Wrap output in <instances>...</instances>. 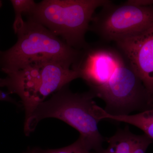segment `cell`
<instances>
[{"mask_svg": "<svg viewBox=\"0 0 153 153\" xmlns=\"http://www.w3.org/2000/svg\"><path fill=\"white\" fill-rule=\"evenodd\" d=\"M2 6V2L1 1H0V7H1V6Z\"/></svg>", "mask_w": 153, "mask_h": 153, "instance_id": "obj_14", "label": "cell"}, {"mask_svg": "<svg viewBox=\"0 0 153 153\" xmlns=\"http://www.w3.org/2000/svg\"><path fill=\"white\" fill-rule=\"evenodd\" d=\"M73 67L93 94L108 81L125 60L120 51L110 47L88 46Z\"/></svg>", "mask_w": 153, "mask_h": 153, "instance_id": "obj_7", "label": "cell"}, {"mask_svg": "<svg viewBox=\"0 0 153 153\" xmlns=\"http://www.w3.org/2000/svg\"><path fill=\"white\" fill-rule=\"evenodd\" d=\"M18 40L10 49L0 52V67L4 73L16 71L36 60H53L72 66L82 51L66 44L41 25L30 19L17 31Z\"/></svg>", "mask_w": 153, "mask_h": 153, "instance_id": "obj_3", "label": "cell"}, {"mask_svg": "<svg viewBox=\"0 0 153 153\" xmlns=\"http://www.w3.org/2000/svg\"><path fill=\"white\" fill-rule=\"evenodd\" d=\"M108 0H46L36 4L30 19L60 36L70 47L85 49V33L97 9Z\"/></svg>", "mask_w": 153, "mask_h": 153, "instance_id": "obj_4", "label": "cell"}, {"mask_svg": "<svg viewBox=\"0 0 153 153\" xmlns=\"http://www.w3.org/2000/svg\"><path fill=\"white\" fill-rule=\"evenodd\" d=\"M25 153H30V152H29V151H28L27 150V152H25Z\"/></svg>", "mask_w": 153, "mask_h": 153, "instance_id": "obj_15", "label": "cell"}, {"mask_svg": "<svg viewBox=\"0 0 153 153\" xmlns=\"http://www.w3.org/2000/svg\"><path fill=\"white\" fill-rule=\"evenodd\" d=\"M115 42L153 101V26Z\"/></svg>", "mask_w": 153, "mask_h": 153, "instance_id": "obj_8", "label": "cell"}, {"mask_svg": "<svg viewBox=\"0 0 153 153\" xmlns=\"http://www.w3.org/2000/svg\"><path fill=\"white\" fill-rule=\"evenodd\" d=\"M95 117L100 121L108 120L128 124L141 130L153 142V106L134 114L115 115L108 113L96 104L94 107Z\"/></svg>", "mask_w": 153, "mask_h": 153, "instance_id": "obj_10", "label": "cell"}, {"mask_svg": "<svg viewBox=\"0 0 153 153\" xmlns=\"http://www.w3.org/2000/svg\"><path fill=\"white\" fill-rule=\"evenodd\" d=\"M89 30L105 41H116L153 26V6H140L127 1L114 4L111 1L94 16Z\"/></svg>", "mask_w": 153, "mask_h": 153, "instance_id": "obj_6", "label": "cell"}, {"mask_svg": "<svg viewBox=\"0 0 153 153\" xmlns=\"http://www.w3.org/2000/svg\"><path fill=\"white\" fill-rule=\"evenodd\" d=\"M5 73L6 77L0 78V87L7 88L9 94L19 96L25 109V120L48 96L79 78L76 70L53 60L33 61L16 71Z\"/></svg>", "mask_w": 153, "mask_h": 153, "instance_id": "obj_2", "label": "cell"}, {"mask_svg": "<svg viewBox=\"0 0 153 153\" xmlns=\"http://www.w3.org/2000/svg\"><path fill=\"white\" fill-rule=\"evenodd\" d=\"M105 102L111 114H129L152 107L153 101L137 74L126 59L104 85L94 93Z\"/></svg>", "mask_w": 153, "mask_h": 153, "instance_id": "obj_5", "label": "cell"}, {"mask_svg": "<svg viewBox=\"0 0 153 153\" xmlns=\"http://www.w3.org/2000/svg\"><path fill=\"white\" fill-rule=\"evenodd\" d=\"M95 97L90 91L74 93L68 85L38 105L30 117L25 120L24 131L28 136L44 119L54 118L63 121L79 133V138L91 152L101 150L105 140L99 130L100 121L95 117L94 106Z\"/></svg>", "mask_w": 153, "mask_h": 153, "instance_id": "obj_1", "label": "cell"}, {"mask_svg": "<svg viewBox=\"0 0 153 153\" xmlns=\"http://www.w3.org/2000/svg\"><path fill=\"white\" fill-rule=\"evenodd\" d=\"M108 145L92 153H146L153 141L145 134L137 135L130 131L128 126L119 129L112 136L105 139Z\"/></svg>", "mask_w": 153, "mask_h": 153, "instance_id": "obj_9", "label": "cell"}, {"mask_svg": "<svg viewBox=\"0 0 153 153\" xmlns=\"http://www.w3.org/2000/svg\"><path fill=\"white\" fill-rule=\"evenodd\" d=\"M0 101L10 102L13 103H16V101L11 98L8 93H6L0 90Z\"/></svg>", "mask_w": 153, "mask_h": 153, "instance_id": "obj_13", "label": "cell"}, {"mask_svg": "<svg viewBox=\"0 0 153 153\" xmlns=\"http://www.w3.org/2000/svg\"><path fill=\"white\" fill-rule=\"evenodd\" d=\"M11 2L16 14L13 29L16 33L25 23L22 19V14L28 13L30 15L36 7V4L32 0H13Z\"/></svg>", "mask_w": 153, "mask_h": 153, "instance_id": "obj_11", "label": "cell"}, {"mask_svg": "<svg viewBox=\"0 0 153 153\" xmlns=\"http://www.w3.org/2000/svg\"><path fill=\"white\" fill-rule=\"evenodd\" d=\"M28 151L30 153H92L79 138L71 145L60 149H43L36 147L29 149Z\"/></svg>", "mask_w": 153, "mask_h": 153, "instance_id": "obj_12", "label": "cell"}]
</instances>
